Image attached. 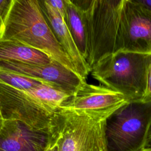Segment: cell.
Listing matches in <instances>:
<instances>
[{
	"mask_svg": "<svg viewBox=\"0 0 151 151\" xmlns=\"http://www.w3.org/2000/svg\"><path fill=\"white\" fill-rule=\"evenodd\" d=\"M0 117L2 119V116H1V112H0Z\"/></svg>",
	"mask_w": 151,
	"mask_h": 151,
	"instance_id": "obj_23",
	"label": "cell"
},
{
	"mask_svg": "<svg viewBox=\"0 0 151 151\" xmlns=\"http://www.w3.org/2000/svg\"><path fill=\"white\" fill-rule=\"evenodd\" d=\"M151 54L119 51L91 68L99 83L123 94L128 101H142L146 90Z\"/></svg>",
	"mask_w": 151,
	"mask_h": 151,
	"instance_id": "obj_3",
	"label": "cell"
},
{
	"mask_svg": "<svg viewBox=\"0 0 151 151\" xmlns=\"http://www.w3.org/2000/svg\"><path fill=\"white\" fill-rule=\"evenodd\" d=\"M145 149L151 150V126H150V130H149V132L147 139V142H146V145Z\"/></svg>",
	"mask_w": 151,
	"mask_h": 151,
	"instance_id": "obj_19",
	"label": "cell"
},
{
	"mask_svg": "<svg viewBox=\"0 0 151 151\" xmlns=\"http://www.w3.org/2000/svg\"><path fill=\"white\" fill-rule=\"evenodd\" d=\"M47 132L34 130L15 120H4L0 130V151H45Z\"/></svg>",
	"mask_w": 151,
	"mask_h": 151,
	"instance_id": "obj_10",
	"label": "cell"
},
{
	"mask_svg": "<svg viewBox=\"0 0 151 151\" xmlns=\"http://www.w3.org/2000/svg\"><path fill=\"white\" fill-rule=\"evenodd\" d=\"M48 3L55 9L60 14L61 17L65 20L66 17V6L65 1L61 0H47Z\"/></svg>",
	"mask_w": 151,
	"mask_h": 151,
	"instance_id": "obj_16",
	"label": "cell"
},
{
	"mask_svg": "<svg viewBox=\"0 0 151 151\" xmlns=\"http://www.w3.org/2000/svg\"><path fill=\"white\" fill-rule=\"evenodd\" d=\"M142 151H151L150 150H146V149H145L143 150H142Z\"/></svg>",
	"mask_w": 151,
	"mask_h": 151,
	"instance_id": "obj_22",
	"label": "cell"
},
{
	"mask_svg": "<svg viewBox=\"0 0 151 151\" xmlns=\"http://www.w3.org/2000/svg\"><path fill=\"white\" fill-rule=\"evenodd\" d=\"M11 61L46 65L53 60L47 54L18 41L0 39V61Z\"/></svg>",
	"mask_w": 151,
	"mask_h": 151,
	"instance_id": "obj_12",
	"label": "cell"
},
{
	"mask_svg": "<svg viewBox=\"0 0 151 151\" xmlns=\"http://www.w3.org/2000/svg\"><path fill=\"white\" fill-rule=\"evenodd\" d=\"M64 1L66 6L64 21L80 52L87 60V38L83 10L74 1Z\"/></svg>",
	"mask_w": 151,
	"mask_h": 151,
	"instance_id": "obj_13",
	"label": "cell"
},
{
	"mask_svg": "<svg viewBox=\"0 0 151 151\" xmlns=\"http://www.w3.org/2000/svg\"><path fill=\"white\" fill-rule=\"evenodd\" d=\"M0 70L49 83L72 93L83 83L87 82L77 74L55 61L46 65L1 61Z\"/></svg>",
	"mask_w": 151,
	"mask_h": 151,
	"instance_id": "obj_9",
	"label": "cell"
},
{
	"mask_svg": "<svg viewBox=\"0 0 151 151\" xmlns=\"http://www.w3.org/2000/svg\"><path fill=\"white\" fill-rule=\"evenodd\" d=\"M73 94L50 84L21 90L0 82V112L4 120L48 133L53 114Z\"/></svg>",
	"mask_w": 151,
	"mask_h": 151,
	"instance_id": "obj_2",
	"label": "cell"
},
{
	"mask_svg": "<svg viewBox=\"0 0 151 151\" xmlns=\"http://www.w3.org/2000/svg\"><path fill=\"white\" fill-rule=\"evenodd\" d=\"M128 102L121 93L104 86L83 83L59 108L106 120Z\"/></svg>",
	"mask_w": 151,
	"mask_h": 151,
	"instance_id": "obj_8",
	"label": "cell"
},
{
	"mask_svg": "<svg viewBox=\"0 0 151 151\" xmlns=\"http://www.w3.org/2000/svg\"><path fill=\"white\" fill-rule=\"evenodd\" d=\"M45 151H58V146L56 142L54 140L49 138L48 145Z\"/></svg>",
	"mask_w": 151,
	"mask_h": 151,
	"instance_id": "obj_18",
	"label": "cell"
},
{
	"mask_svg": "<svg viewBox=\"0 0 151 151\" xmlns=\"http://www.w3.org/2000/svg\"><path fill=\"white\" fill-rule=\"evenodd\" d=\"M105 122L84 113L58 108L51 117L48 133L56 142L58 151H107Z\"/></svg>",
	"mask_w": 151,
	"mask_h": 151,
	"instance_id": "obj_5",
	"label": "cell"
},
{
	"mask_svg": "<svg viewBox=\"0 0 151 151\" xmlns=\"http://www.w3.org/2000/svg\"><path fill=\"white\" fill-rule=\"evenodd\" d=\"M3 123H4V119L0 117V130H1V128H2V127Z\"/></svg>",
	"mask_w": 151,
	"mask_h": 151,
	"instance_id": "obj_21",
	"label": "cell"
},
{
	"mask_svg": "<svg viewBox=\"0 0 151 151\" xmlns=\"http://www.w3.org/2000/svg\"><path fill=\"white\" fill-rule=\"evenodd\" d=\"M12 0L0 1V39L2 38L5 22Z\"/></svg>",
	"mask_w": 151,
	"mask_h": 151,
	"instance_id": "obj_15",
	"label": "cell"
},
{
	"mask_svg": "<svg viewBox=\"0 0 151 151\" xmlns=\"http://www.w3.org/2000/svg\"><path fill=\"white\" fill-rule=\"evenodd\" d=\"M142 101H144V102L151 101V62L149 65V68L148 71L146 90L144 98Z\"/></svg>",
	"mask_w": 151,
	"mask_h": 151,
	"instance_id": "obj_17",
	"label": "cell"
},
{
	"mask_svg": "<svg viewBox=\"0 0 151 151\" xmlns=\"http://www.w3.org/2000/svg\"><path fill=\"white\" fill-rule=\"evenodd\" d=\"M1 38L15 40L40 51L77 74L71 61L55 37L38 0H12Z\"/></svg>",
	"mask_w": 151,
	"mask_h": 151,
	"instance_id": "obj_1",
	"label": "cell"
},
{
	"mask_svg": "<svg viewBox=\"0 0 151 151\" xmlns=\"http://www.w3.org/2000/svg\"><path fill=\"white\" fill-rule=\"evenodd\" d=\"M124 0L74 1L83 12L90 68L115 51Z\"/></svg>",
	"mask_w": 151,
	"mask_h": 151,
	"instance_id": "obj_4",
	"label": "cell"
},
{
	"mask_svg": "<svg viewBox=\"0 0 151 151\" xmlns=\"http://www.w3.org/2000/svg\"><path fill=\"white\" fill-rule=\"evenodd\" d=\"M151 126V101H128L105 122L107 151L145 150Z\"/></svg>",
	"mask_w": 151,
	"mask_h": 151,
	"instance_id": "obj_6",
	"label": "cell"
},
{
	"mask_svg": "<svg viewBox=\"0 0 151 151\" xmlns=\"http://www.w3.org/2000/svg\"><path fill=\"white\" fill-rule=\"evenodd\" d=\"M0 82L21 90H28L42 84H49L19 74L1 70Z\"/></svg>",
	"mask_w": 151,
	"mask_h": 151,
	"instance_id": "obj_14",
	"label": "cell"
},
{
	"mask_svg": "<svg viewBox=\"0 0 151 151\" xmlns=\"http://www.w3.org/2000/svg\"><path fill=\"white\" fill-rule=\"evenodd\" d=\"M151 54V8L124 0L115 51Z\"/></svg>",
	"mask_w": 151,
	"mask_h": 151,
	"instance_id": "obj_7",
	"label": "cell"
},
{
	"mask_svg": "<svg viewBox=\"0 0 151 151\" xmlns=\"http://www.w3.org/2000/svg\"><path fill=\"white\" fill-rule=\"evenodd\" d=\"M139 4L151 8V0H136Z\"/></svg>",
	"mask_w": 151,
	"mask_h": 151,
	"instance_id": "obj_20",
	"label": "cell"
},
{
	"mask_svg": "<svg viewBox=\"0 0 151 151\" xmlns=\"http://www.w3.org/2000/svg\"><path fill=\"white\" fill-rule=\"evenodd\" d=\"M39 2L55 37L71 61L77 74L86 81L90 68L80 52L64 20L47 0L39 1Z\"/></svg>",
	"mask_w": 151,
	"mask_h": 151,
	"instance_id": "obj_11",
	"label": "cell"
}]
</instances>
